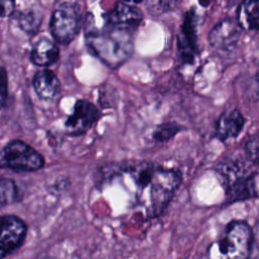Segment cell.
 I'll use <instances>...</instances> for the list:
<instances>
[{
  "label": "cell",
  "instance_id": "12",
  "mask_svg": "<svg viewBox=\"0 0 259 259\" xmlns=\"http://www.w3.org/2000/svg\"><path fill=\"white\" fill-rule=\"evenodd\" d=\"M31 84L37 97L45 101L52 100L61 87L59 78L50 69L36 71L32 77Z\"/></svg>",
  "mask_w": 259,
  "mask_h": 259
},
{
  "label": "cell",
  "instance_id": "4",
  "mask_svg": "<svg viewBox=\"0 0 259 259\" xmlns=\"http://www.w3.org/2000/svg\"><path fill=\"white\" fill-rule=\"evenodd\" d=\"M82 25V9L79 3L60 1L56 3L50 19V31L54 39L68 45L76 38Z\"/></svg>",
  "mask_w": 259,
  "mask_h": 259
},
{
  "label": "cell",
  "instance_id": "9",
  "mask_svg": "<svg viewBox=\"0 0 259 259\" xmlns=\"http://www.w3.org/2000/svg\"><path fill=\"white\" fill-rule=\"evenodd\" d=\"M242 27L238 21L225 18L219 21L208 33L209 45L219 51L230 52L236 48L241 37Z\"/></svg>",
  "mask_w": 259,
  "mask_h": 259
},
{
  "label": "cell",
  "instance_id": "22",
  "mask_svg": "<svg viewBox=\"0 0 259 259\" xmlns=\"http://www.w3.org/2000/svg\"><path fill=\"white\" fill-rule=\"evenodd\" d=\"M254 233V243H253V250L255 249L257 252V258H259V225L256 227V230L253 231Z\"/></svg>",
  "mask_w": 259,
  "mask_h": 259
},
{
  "label": "cell",
  "instance_id": "23",
  "mask_svg": "<svg viewBox=\"0 0 259 259\" xmlns=\"http://www.w3.org/2000/svg\"><path fill=\"white\" fill-rule=\"evenodd\" d=\"M37 259H57V258L52 257V256H42V257H38Z\"/></svg>",
  "mask_w": 259,
  "mask_h": 259
},
{
  "label": "cell",
  "instance_id": "14",
  "mask_svg": "<svg viewBox=\"0 0 259 259\" xmlns=\"http://www.w3.org/2000/svg\"><path fill=\"white\" fill-rule=\"evenodd\" d=\"M237 21L242 28L259 30V0H247L237 9Z\"/></svg>",
  "mask_w": 259,
  "mask_h": 259
},
{
  "label": "cell",
  "instance_id": "17",
  "mask_svg": "<svg viewBox=\"0 0 259 259\" xmlns=\"http://www.w3.org/2000/svg\"><path fill=\"white\" fill-rule=\"evenodd\" d=\"M184 127L174 121H167L161 123L153 133V139L156 142H167L175 137L180 131H183Z\"/></svg>",
  "mask_w": 259,
  "mask_h": 259
},
{
  "label": "cell",
  "instance_id": "7",
  "mask_svg": "<svg viewBox=\"0 0 259 259\" xmlns=\"http://www.w3.org/2000/svg\"><path fill=\"white\" fill-rule=\"evenodd\" d=\"M97 106L85 99H79L74 105L71 115L65 121V126L70 135L80 136L90 130L100 118Z\"/></svg>",
  "mask_w": 259,
  "mask_h": 259
},
{
  "label": "cell",
  "instance_id": "15",
  "mask_svg": "<svg viewBox=\"0 0 259 259\" xmlns=\"http://www.w3.org/2000/svg\"><path fill=\"white\" fill-rule=\"evenodd\" d=\"M14 14L18 26L26 33H35L42 21L39 7H26Z\"/></svg>",
  "mask_w": 259,
  "mask_h": 259
},
{
  "label": "cell",
  "instance_id": "10",
  "mask_svg": "<svg viewBox=\"0 0 259 259\" xmlns=\"http://www.w3.org/2000/svg\"><path fill=\"white\" fill-rule=\"evenodd\" d=\"M245 124V118L238 109L223 112L215 121L214 135L220 141L237 138Z\"/></svg>",
  "mask_w": 259,
  "mask_h": 259
},
{
  "label": "cell",
  "instance_id": "20",
  "mask_svg": "<svg viewBox=\"0 0 259 259\" xmlns=\"http://www.w3.org/2000/svg\"><path fill=\"white\" fill-rule=\"evenodd\" d=\"M8 77L4 67L1 68V106L4 108L8 103Z\"/></svg>",
  "mask_w": 259,
  "mask_h": 259
},
{
  "label": "cell",
  "instance_id": "8",
  "mask_svg": "<svg viewBox=\"0 0 259 259\" xmlns=\"http://www.w3.org/2000/svg\"><path fill=\"white\" fill-rule=\"evenodd\" d=\"M196 24V11L194 7H191V9H189L184 15L181 34L178 36L177 41L179 57L184 64H191L197 53Z\"/></svg>",
  "mask_w": 259,
  "mask_h": 259
},
{
  "label": "cell",
  "instance_id": "2",
  "mask_svg": "<svg viewBox=\"0 0 259 259\" xmlns=\"http://www.w3.org/2000/svg\"><path fill=\"white\" fill-rule=\"evenodd\" d=\"M101 26H95L86 18L85 39L88 50L111 69L123 65L133 55L134 36L138 29L113 22L103 16Z\"/></svg>",
  "mask_w": 259,
  "mask_h": 259
},
{
  "label": "cell",
  "instance_id": "3",
  "mask_svg": "<svg viewBox=\"0 0 259 259\" xmlns=\"http://www.w3.org/2000/svg\"><path fill=\"white\" fill-rule=\"evenodd\" d=\"M254 233L244 221L230 222L221 238L208 249L209 259H249L252 255Z\"/></svg>",
  "mask_w": 259,
  "mask_h": 259
},
{
  "label": "cell",
  "instance_id": "1",
  "mask_svg": "<svg viewBox=\"0 0 259 259\" xmlns=\"http://www.w3.org/2000/svg\"><path fill=\"white\" fill-rule=\"evenodd\" d=\"M118 170L131 178L137 202L145 207L151 218L164 211L182 183L179 171L153 162H130Z\"/></svg>",
  "mask_w": 259,
  "mask_h": 259
},
{
  "label": "cell",
  "instance_id": "18",
  "mask_svg": "<svg viewBox=\"0 0 259 259\" xmlns=\"http://www.w3.org/2000/svg\"><path fill=\"white\" fill-rule=\"evenodd\" d=\"M245 154L250 162L259 164V134L252 136L247 141L245 145Z\"/></svg>",
  "mask_w": 259,
  "mask_h": 259
},
{
  "label": "cell",
  "instance_id": "11",
  "mask_svg": "<svg viewBox=\"0 0 259 259\" xmlns=\"http://www.w3.org/2000/svg\"><path fill=\"white\" fill-rule=\"evenodd\" d=\"M60 56V50L57 44L47 36L37 37L31 45L30 61L40 67L53 65Z\"/></svg>",
  "mask_w": 259,
  "mask_h": 259
},
{
  "label": "cell",
  "instance_id": "24",
  "mask_svg": "<svg viewBox=\"0 0 259 259\" xmlns=\"http://www.w3.org/2000/svg\"><path fill=\"white\" fill-rule=\"evenodd\" d=\"M249 259H259V258H257V257H252V256H251Z\"/></svg>",
  "mask_w": 259,
  "mask_h": 259
},
{
  "label": "cell",
  "instance_id": "5",
  "mask_svg": "<svg viewBox=\"0 0 259 259\" xmlns=\"http://www.w3.org/2000/svg\"><path fill=\"white\" fill-rule=\"evenodd\" d=\"M1 167L15 172H33L45 166L44 156L21 140L8 142L1 151Z\"/></svg>",
  "mask_w": 259,
  "mask_h": 259
},
{
  "label": "cell",
  "instance_id": "6",
  "mask_svg": "<svg viewBox=\"0 0 259 259\" xmlns=\"http://www.w3.org/2000/svg\"><path fill=\"white\" fill-rule=\"evenodd\" d=\"M27 228L25 223L14 214H4L1 218V259L18 250L26 237Z\"/></svg>",
  "mask_w": 259,
  "mask_h": 259
},
{
  "label": "cell",
  "instance_id": "19",
  "mask_svg": "<svg viewBox=\"0 0 259 259\" xmlns=\"http://www.w3.org/2000/svg\"><path fill=\"white\" fill-rule=\"evenodd\" d=\"M177 5L176 1H148L146 2V7L149 13L152 15H159L161 13L167 12L173 9Z\"/></svg>",
  "mask_w": 259,
  "mask_h": 259
},
{
  "label": "cell",
  "instance_id": "21",
  "mask_svg": "<svg viewBox=\"0 0 259 259\" xmlns=\"http://www.w3.org/2000/svg\"><path fill=\"white\" fill-rule=\"evenodd\" d=\"M0 7H1V17H7L10 16L11 14L15 13V2L14 1H5L2 0L0 2Z\"/></svg>",
  "mask_w": 259,
  "mask_h": 259
},
{
  "label": "cell",
  "instance_id": "13",
  "mask_svg": "<svg viewBox=\"0 0 259 259\" xmlns=\"http://www.w3.org/2000/svg\"><path fill=\"white\" fill-rule=\"evenodd\" d=\"M105 17L113 22L138 28L143 20V12L136 5L127 2H116L114 6L107 11Z\"/></svg>",
  "mask_w": 259,
  "mask_h": 259
},
{
  "label": "cell",
  "instance_id": "16",
  "mask_svg": "<svg viewBox=\"0 0 259 259\" xmlns=\"http://www.w3.org/2000/svg\"><path fill=\"white\" fill-rule=\"evenodd\" d=\"M1 192V206L4 207L8 204H12L19 200L20 192L13 179L2 177L0 181Z\"/></svg>",
  "mask_w": 259,
  "mask_h": 259
}]
</instances>
